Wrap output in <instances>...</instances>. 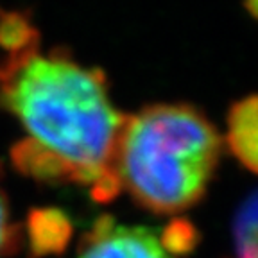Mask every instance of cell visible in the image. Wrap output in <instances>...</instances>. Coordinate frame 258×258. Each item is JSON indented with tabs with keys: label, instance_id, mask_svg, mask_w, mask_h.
Returning <instances> with one entry per match:
<instances>
[{
	"label": "cell",
	"instance_id": "8992f818",
	"mask_svg": "<svg viewBox=\"0 0 258 258\" xmlns=\"http://www.w3.org/2000/svg\"><path fill=\"white\" fill-rule=\"evenodd\" d=\"M11 158L15 167L22 174L40 183H48V185L70 183V174L67 167L52 153H48L31 138H25L13 145Z\"/></svg>",
	"mask_w": 258,
	"mask_h": 258
},
{
	"label": "cell",
	"instance_id": "8fae6325",
	"mask_svg": "<svg viewBox=\"0 0 258 258\" xmlns=\"http://www.w3.org/2000/svg\"><path fill=\"white\" fill-rule=\"evenodd\" d=\"M244 6H246L247 13L254 18H258V0H244Z\"/></svg>",
	"mask_w": 258,
	"mask_h": 258
},
{
	"label": "cell",
	"instance_id": "3957f363",
	"mask_svg": "<svg viewBox=\"0 0 258 258\" xmlns=\"http://www.w3.org/2000/svg\"><path fill=\"white\" fill-rule=\"evenodd\" d=\"M77 258H170L156 233L101 215L83 235Z\"/></svg>",
	"mask_w": 258,
	"mask_h": 258
},
{
	"label": "cell",
	"instance_id": "5b68a950",
	"mask_svg": "<svg viewBox=\"0 0 258 258\" xmlns=\"http://www.w3.org/2000/svg\"><path fill=\"white\" fill-rule=\"evenodd\" d=\"M31 258L59 254L72 238V221L57 208H36L27 217Z\"/></svg>",
	"mask_w": 258,
	"mask_h": 258
},
{
	"label": "cell",
	"instance_id": "ba28073f",
	"mask_svg": "<svg viewBox=\"0 0 258 258\" xmlns=\"http://www.w3.org/2000/svg\"><path fill=\"white\" fill-rule=\"evenodd\" d=\"M238 258H258V192L244 201L233 221Z\"/></svg>",
	"mask_w": 258,
	"mask_h": 258
},
{
	"label": "cell",
	"instance_id": "277c9868",
	"mask_svg": "<svg viewBox=\"0 0 258 258\" xmlns=\"http://www.w3.org/2000/svg\"><path fill=\"white\" fill-rule=\"evenodd\" d=\"M226 142L240 165L258 174V93L244 97L230 108Z\"/></svg>",
	"mask_w": 258,
	"mask_h": 258
},
{
	"label": "cell",
	"instance_id": "30bf717a",
	"mask_svg": "<svg viewBox=\"0 0 258 258\" xmlns=\"http://www.w3.org/2000/svg\"><path fill=\"white\" fill-rule=\"evenodd\" d=\"M18 244H20V233L9 222L8 203L0 190V256L15 253L18 249Z\"/></svg>",
	"mask_w": 258,
	"mask_h": 258
},
{
	"label": "cell",
	"instance_id": "6da1fadb",
	"mask_svg": "<svg viewBox=\"0 0 258 258\" xmlns=\"http://www.w3.org/2000/svg\"><path fill=\"white\" fill-rule=\"evenodd\" d=\"M0 106L67 167L70 183L88 186L93 201L120 194L115 161L127 115L113 106L101 69L83 67L63 48L9 56L0 64Z\"/></svg>",
	"mask_w": 258,
	"mask_h": 258
},
{
	"label": "cell",
	"instance_id": "7a4b0ae2",
	"mask_svg": "<svg viewBox=\"0 0 258 258\" xmlns=\"http://www.w3.org/2000/svg\"><path fill=\"white\" fill-rule=\"evenodd\" d=\"M221 158V135L190 104H151L127 115L115 169L120 186L153 214L198 205Z\"/></svg>",
	"mask_w": 258,
	"mask_h": 258
},
{
	"label": "cell",
	"instance_id": "52a82bcc",
	"mask_svg": "<svg viewBox=\"0 0 258 258\" xmlns=\"http://www.w3.org/2000/svg\"><path fill=\"white\" fill-rule=\"evenodd\" d=\"M40 40V31L32 25L27 13L0 9V47L11 52V56L38 50Z\"/></svg>",
	"mask_w": 258,
	"mask_h": 258
},
{
	"label": "cell",
	"instance_id": "9c48e42d",
	"mask_svg": "<svg viewBox=\"0 0 258 258\" xmlns=\"http://www.w3.org/2000/svg\"><path fill=\"white\" fill-rule=\"evenodd\" d=\"M160 242L165 251L176 254V256H181V254L190 253L198 246L199 233L196 230V226L186 219H174L163 230Z\"/></svg>",
	"mask_w": 258,
	"mask_h": 258
}]
</instances>
